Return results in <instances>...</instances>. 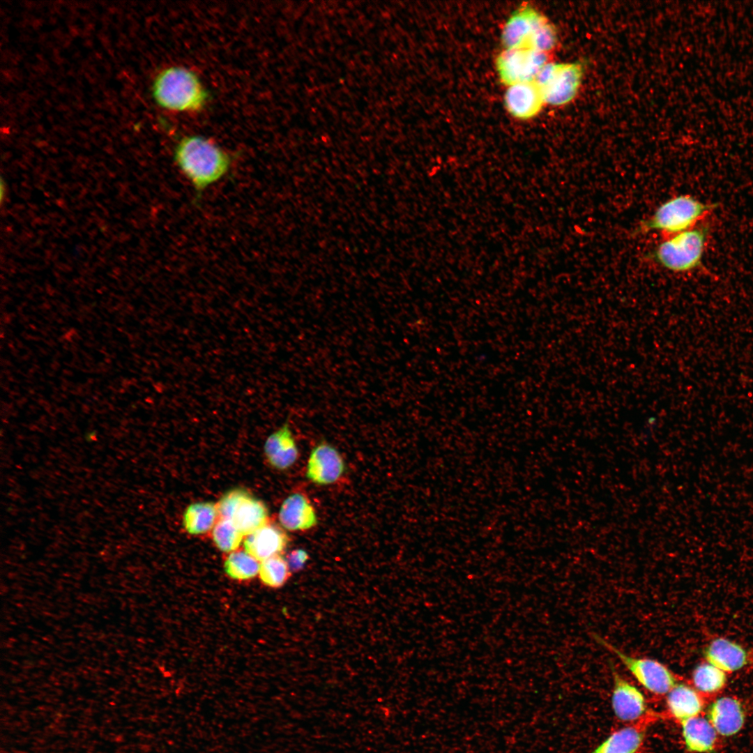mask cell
<instances>
[{
    "label": "cell",
    "instance_id": "cell-1",
    "mask_svg": "<svg viewBox=\"0 0 753 753\" xmlns=\"http://www.w3.org/2000/svg\"><path fill=\"white\" fill-rule=\"evenodd\" d=\"M173 158L194 188V201L197 203L206 189L229 174L235 157L213 140L190 135L176 142Z\"/></svg>",
    "mask_w": 753,
    "mask_h": 753
},
{
    "label": "cell",
    "instance_id": "cell-3",
    "mask_svg": "<svg viewBox=\"0 0 753 753\" xmlns=\"http://www.w3.org/2000/svg\"><path fill=\"white\" fill-rule=\"evenodd\" d=\"M501 41L505 49L525 48L547 53L555 47L557 34L545 16L525 6L508 18L502 30Z\"/></svg>",
    "mask_w": 753,
    "mask_h": 753
},
{
    "label": "cell",
    "instance_id": "cell-24",
    "mask_svg": "<svg viewBox=\"0 0 753 753\" xmlns=\"http://www.w3.org/2000/svg\"><path fill=\"white\" fill-rule=\"evenodd\" d=\"M259 574L262 582L273 588L282 586L291 575L287 559L280 554L262 561Z\"/></svg>",
    "mask_w": 753,
    "mask_h": 753
},
{
    "label": "cell",
    "instance_id": "cell-8",
    "mask_svg": "<svg viewBox=\"0 0 753 753\" xmlns=\"http://www.w3.org/2000/svg\"><path fill=\"white\" fill-rule=\"evenodd\" d=\"M547 60V53L525 48L505 49L496 57V71L501 82L509 86L535 80Z\"/></svg>",
    "mask_w": 753,
    "mask_h": 753
},
{
    "label": "cell",
    "instance_id": "cell-2",
    "mask_svg": "<svg viewBox=\"0 0 753 753\" xmlns=\"http://www.w3.org/2000/svg\"><path fill=\"white\" fill-rule=\"evenodd\" d=\"M153 96L162 108L178 113L200 112L208 93L197 75L188 68L172 66L155 77Z\"/></svg>",
    "mask_w": 753,
    "mask_h": 753
},
{
    "label": "cell",
    "instance_id": "cell-7",
    "mask_svg": "<svg viewBox=\"0 0 753 753\" xmlns=\"http://www.w3.org/2000/svg\"><path fill=\"white\" fill-rule=\"evenodd\" d=\"M582 74L579 63H547L535 79L545 102L561 106L572 101L580 86Z\"/></svg>",
    "mask_w": 753,
    "mask_h": 753
},
{
    "label": "cell",
    "instance_id": "cell-13",
    "mask_svg": "<svg viewBox=\"0 0 753 753\" xmlns=\"http://www.w3.org/2000/svg\"><path fill=\"white\" fill-rule=\"evenodd\" d=\"M289 538L282 526L268 522L246 536L245 551L259 561L278 555L287 547Z\"/></svg>",
    "mask_w": 753,
    "mask_h": 753
},
{
    "label": "cell",
    "instance_id": "cell-4",
    "mask_svg": "<svg viewBox=\"0 0 753 753\" xmlns=\"http://www.w3.org/2000/svg\"><path fill=\"white\" fill-rule=\"evenodd\" d=\"M713 207L714 205L703 204L689 195L674 197L661 204L644 220L640 229L675 235L692 229Z\"/></svg>",
    "mask_w": 753,
    "mask_h": 753
},
{
    "label": "cell",
    "instance_id": "cell-20",
    "mask_svg": "<svg viewBox=\"0 0 753 753\" xmlns=\"http://www.w3.org/2000/svg\"><path fill=\"white\" fill-rule=\"evenodd\" d=\"M667 694V705L670 713L680 721L697 716L703 708L699 694L686 684L676 683Z\"/></svg>",
    "mask_w": 753,
    "mask_h": 753
},
{
    "label": "cell",
    "instance_id": "cell-25",
    "mask_svg": "<svg viewBox=\"0 0 753 753\" xmlns=\"http://www.w3.org/2000/svg\"><path fill=\"white\" fill-rule=\"evenodd\" d=\"M243 535L228 519H218L212 531V538L219 549L225 552L236 551L240 546Z\"/></svg>",
    "mask_w": 753,
    "mask_h": 753
},
{
    "label": "cell",
    "instance_id": "cell-11",
    "mask_svg": "<svg viewBox=\"0 0 753 753\" xmlns=\"http://www.w3.org/2000/svg\"><path fill=\"white\" fill-rule=\"evenodd\" d=\"M614 687L611 705L615 715L621 721L636 720L646 712L643 693L612 669Z\"/></svg>",
    "mask_w": 753,
    "mask_h": 753
},
{
    "label": "cell",
    "instance_id": "cell-15",
    "mask_svg": "<svg viewBox=\"0 0 753 753\" xmlns=\"http://www.w3.org/2000/svg\"><path fill=\"white\" fill-rule=\"evenodd\" d=\"M655 719L653 715H646L636 724L614 732L591 753H636L644 743L647 727Z\"/></svg>",
    "mask_w": 753,
    "mask_h": 753
},
{
    "label": "cell",
    "instance_id": "cell-5",
    "mask_svg": "<svg viewBox=\"0 0 753 753\" xmlns=\"http://www.w3.org/2000/svg\"><path fill=\"white\" fill-rule=\"evenodd\" d=\"M706 234L704 229L696 228L673 235L657 245L652 257L661 266L673 272L692 270L700 264Z\"/></svg>",
    "mask_w": 753,
    "mask_h": 753
},
{
    "label": "cell",
    "instance_id": "cell-6",
    "mask_svg": "<svg viewBox=\"0 0 753 753\" xmlns=\"http://www.w3.org/2000/svg\"><path fill=\"white\" fill-rule=\"evenodd\" d=\"M593 637L596 642L615 655L636 680L649 692L660 695L666 694L676 685L674 674L662 662L654 659L629 655L599 635L594 634Z\"/></svg>",
    "mask_w": 753,
    "mask_h": 753
},
{
    "label": "cell",
    "instance_id": "cell-14",
    "mask_svg": "<svg viewBox=\"0 0 753 753\" xmlns=\"http://www.w3.org/2000/svg\"><path fill=\"white\" fill-rule=\"evenodd\" d=\"M281 526L290 531L309 530L317 524L316 512L308 498L293 493L282 502L278 515Z\"/></svg>",
    "mask_w": 753,
    "mask_h": 753
},
{
    "label": "cell",
    "instance_id": "cell-21",
    "mask_svg": "<svg viewBox=\"0 0 753 753\" xmlns=\"http://www.w3.org/2000/svg\"><path fill=\"white\" fill-rule=\"evenodd\" d=\"M218 520L216 504L210 501L192 503L183 515L184 527L192 535L203 534L211 531Z\"/></svg>",
    "mask_w": 753,
    "mask_h": 753
},
{
    "label": "cell",
    "instance_id": "cell-22",
    "mask_svg": "<svg viewBox=\"0 0 753 753\" xmlns=\"http://www.w3.org/2000/svg\"><path fill=\"white\" fill-rule=\"evenodd\" d=\"M692 678L695 687L704 693L720 691L727 680L726 672L706 661L695 667Z\"/></svg>",
    "mask_w": 753,
    "mask_h": 753
},
{
    "label": "cell",
    "instance_id": "cell-19",
    "mask_svg": "<svg viewBox=\"0 0 753 753\" xmlns=\"http://www.w3.org/2000/svg\"><path fill=\"white\" fill-rule=\"evenodd\" d=\"M686 748L692 752H711L716 742V731L706 719L692 717L680 721Z\"/></svg>",
    "mask_w": 753,
    "mask_h": 753
},
{
    "label": "cell",
    "instance_id": "cell-23",
    "mask_svg": "<svg viewBox=\"0 0 753 753\" xmlns=\"http://www.w3.org/2000/svg\"><path fill=\"white\" fill-rule=\"evenodd\" d=\"M259 561L246 551L231 552L224 564L226 573L232 579L238 580L253 578L259 573Z\"/></svg>",
    "mask_w": 753,
    "mask_h": 753
},
{
    "label": "cell",
    "instance_id": "cell-10",
    "mask_svg": "<svg viewBox=\"0 0 753 753\" xmlns=\"http://www.w3.org/2000/svg\"><path fill=\"white\" fill-rule=\"evenodd\" d=\"M706 662L726 673L738 671L750 664L752 652L733 640L717 637L710 640L703 649Z\"/></svg>",
    "mask_w": 753,
    "mask_h": 753
},
{
    "label": "cell",
    "instance_id": "cell-26",
    "mask_svg": "<svg viewBox=\"0 0 753 753\" xmlns=\"http://www.w3.org/2000/svg\"><path fill=\"white\" fill-rule=\"evenodd\" d=\"M249 494L241 488H235L226 492L216 503L218 519L230 520L234 508Z\"/></svg>",
    "mask_w": 753,
    "mask_h": 753
},
{
    "label": "cell",
    "instance_id": "cell-16",
    "mask_svg": "<svg viewBox=\"0 0 753 753\" xmlns=\"http://www.w3.org/2000/svg\"><path fill=\"white\" fill-rule=\"evenodd\" d=\"M708 718L716 732L724 736L737 733L745 722L740 702L731 697H722L715 701L708 708Z\"/></svg>",
    "mask_w": 753,
    "mask_h": 753
},
{
    "label": "cell",
    "instance_id": "cell-27",
    "mask_svg": "<svg viewBox=\"0 0 753 753\" xmlns=\"http://www.w3.org/2000/svg\"><path fill=\"white\" fill-rule=\"evenodd\" d=\"M309 558L307 552L302 549L291 551L286 558L290 570L297 572L303 569Z\"/></svg>",
    "mask_w": 753,
    "mask_h": 753
},
{
    "label": "cell",
    "instance_id": "cell-9",
    "mask_svg": "<svg viewBox=\"0 0 753 753\" xmlns=\"http://www.w3.org/2000/svg\"><path fill=\"white\" fill-rule=\"evenodd\" d=\"M344 471V460L333 446L322 441L312 448L305 472L310 481L318 485H331L337 482Z\"/></svg>",
    "mask_w": 753,
    "mask_h": 753
},
{
    "label": "cell",
    "instance_id": "cell-18",
    "mask_svg": "<svg viewBox=\"0 0 753 753\" xmlns=\"http://www.w3.org/2000/svg\"><path fill=\"white\" fill-rule=\"evenodd\" d=\"M230 520L247 536L268 522V511L264 502L249 494L234 508Z\"/></svg>",
    "mask_w": 753,
    "mask_h": 753
},
{
    "label": "cell",
    "instance_id": "cell-17",
    "mask_svg": "<svg viewBox=\"0 0 753 753\" xmlns=\"http://www.w3.org/2000/svg\"><path fill=\"white\" fill-rule=\"evenodd\" d=\"M264 449L268 463L278 470L291 467L298 456V448L288 423H284L267 438Z\"/></svg>",
    "mask_w": 753,
    "mask_h": 753
},
{
    "label": "cell",
    "instance_id": "cell-12",
    "mask_svg": "<svg viewBox=\"0 0 753 753\" xmlns=\"http://www.w3.org/2000/svg\"><path fill=\"white\" fill-rule=\"evenodd\" d=\"M545 100L535 80L509 86L504 95V105L514 117L526 120L536 116Z\"/></svg>",
    "mask_w": 753,
    "mask_h": 753
}]
</instances>
